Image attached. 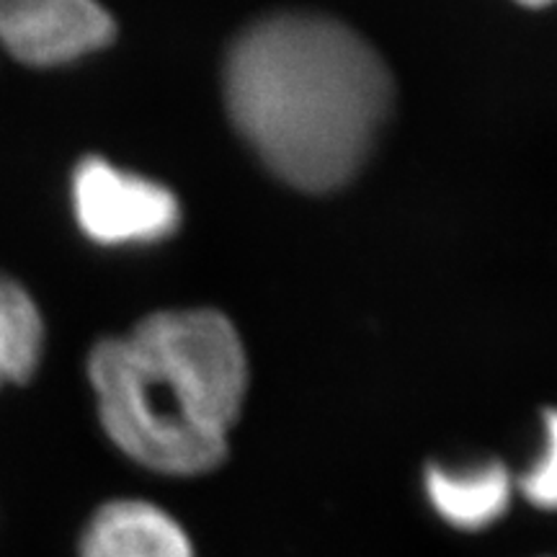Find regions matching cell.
I'll return each instance as SVG.
<instances>
[{
	"instance_id": "cell-1",
	"label": "cell",
	"mask_w": 557,
	"mask_h": 557,
	"mask_svg": "<svg viewBox=\"0 0 557 557\" xmlns=\"http://www.w3.org/2000/svg\"><path fill=\"white\" fill-rule=\"evenodd\" d=\"M222 90L261 163L295 189L325 194L364 169L395 86L382 54L351 26L278 11L233 39Z\"/></svg>"
},
{
	"instance_id": "cell-2",
	"label": "cell",
	"mask_w": 557,
	"mask_h": 557,
	"mask_svg": "<svg viewBox=\"0 0 557 557\" xmlns=\"http://www.w3.org/2000/svg\"><path fill=\"white\" fill-rule=\"evenodd\" d=\"M86 380L103 434L124 457L158 475L194 478L225 462L248 357L222 312L158 310L96 341Z\"/></svg>"
},
{
	"instance_id": "cell-3",
	"label": "cell",
	"mask_w": 557,
	"mask_h": 557,
	"mask_svg": "<svg viewBox=\"0 0 557 557\" xmlns=\"http://www.w3.org/2000/svg\"><path fill=\"white\" fill-rule=\"evenodd\" d=\"M67 201L83 238L109 250L158 246L181 225V201L169 186L107 156L73 165Z\"/></svg>"
},
{
	"instance_id": "cell-4",
	"label": "cell",
	"mask_w": 557,
	"mask_h": 557,
	"mask_svg": "<svg viewBox=\"0 0 557 557\" xmlns=\"http://www.w3.org/2000/svg\"><path fill=\"white\" fill-rule=\"evenodd\" d=\"M114 37L116 21L101 0H0V52L18 65H75Z\"/></svg>"
},
{
	"instance_id": "cell-5",
	"label": "cell",
	"mask_w": 557,
	"mask_h": 557,
	"mask_svg": "<svg viewBox=\"0 0 557 557\" xmlns=\"http://www.w3.org/2000/svg\"><path fill=\"white\" fill-rule=\"evenodd\" d=\"M81 557H197V549L165 508L143 498H114L90 513Z\"/></svg>"
},
{
	"instance_id": "cell-6",
	"label": "cell",
	"mask_w": 557,
	"mask_h": 557,
	"mask_svg": "<svg viewBox=\"0 0 557 557\" xmlns=\"http://www.w3.org/2000/svg\"><path fill=\"white\" fill-rule=\"evenodd\" d=\"M423 493L438 519L462 532H480L506 517L517 493V475L498 459L444 468L429 465L423 472Z\"/></svg>"
},
{
	"instance_id": "cell-7",
	"label": "cell",
	"mask_w": 557,
	"mask_h": 557,
	"mask_svg": "<svg viewBox=\"0 0 557 557\" xmlns=\"http://www.w3.org/2000/svg\"><path fill=\"white\" fill-rule=\"evenodd\" d=\"M47 351V323L37 297L0 271V393L37 377Z\"/></svg>"
},
{
	"instance_id": "cell-8",
	"label": "cell",
	"mask_w": 557,
	"mask_h": 557,
	"mask_svg": "<svg viewBox=\"0 0 557 557\" xmlns=\"http://www.w3.org/2000/svg\"><path fill=\"white\" fill-rule=\"evenodd\" d=\"M517 491L542 511H557V408L545 410V444L537 459L517 475Z\"/></svg>"
},
{
	"instance_id": "cell-9",
	"label": "cell",
	"mask_w": 557,
	"mask_h": 557,
	"mask_svg": "<svg viewBox=\"0 0 557 557\" xmlns=\"http://www.w3.org/2000/svg\"><path fill=\"white\" fill-rule=\"evenodd\" d=\"M517 3H524V5H529V9H542V5L557 3V0H517Z\"/></svg>"
}]
</instances>
